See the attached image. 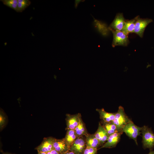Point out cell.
Masks as SVG:
<instances>
[{
    "instance_id": "obj_22",
    "label": "cell",
    "mask_w": 154,
    "mask_h": 154,
    "mask_svg": "<svg viewBox=\"0 0 154 154\" xmlns=\"http://www.w3.org/2000/svg\"><path fill=\"white\" fill-rule=\"evenodd\" d=\"M6 117L3 113L0 111V127L1 129L5 126L6 123Z\"/></svg>"
},
{
    "instance_id": "obj_19",
    "label": "cell",
    "mask_w": 154,
    "mask_h": 154,
    "mask_svg": "<svg viewBox=\"0 0 154 154\" xmlns=\"http://www.w3.org/2000/svg\"><path fill=\"white\" fill-rule=\"evenodd\" d=\"M31 3V1L29 0H18L17 5V12H22Z\"/></svg>"
},
{
    "instance_id": "obj_27",
    "label": "cell",
    "mask_w": 154,
    "mask_h": 154,
    "mask_svg": "<svg viewBox=\"0 0 154 154\" xmlns=\"http://www.w3.org/2000/svg\"><path fill=\"white\" fill-rule=\"evenodd\" d=\"M3 154H12L9 153H3Z\"/></svg>"
},
{
    "instance_id": "obj_17",
    "label": "cell",
    "mask_w": 154,
    "mask_h": 154,
    "mask_svg": "<svg viewBox=\"0 0 154 154\" xmlns=\"http://www.w3.org/2000/svg\"><path fill=\"white\" fill-rule=\"evenodd\" d=\"M77 138L74 130L67 129L65 137L64 138L70 148Z\"/></svg>"
},
{
    "instance_id": "obj_7",
    "label": "cell",
    "mask_w": 154,
    "mask_h": 154,
    "mask_svg": "<svg viewBox=\"0 0 154 154\" xmlns=\"http://www.w3.org/2000/svg\"><path fill=\"white\" fill-rule=\"evenodd\" d=\"M81 118V116L80 113L74 115L67 114L66 118L67 130H74L78 125Z\"/></svg>"
},
{
    "instance_id": "obj_24",
    "label": "cell",
    "mask_w": 154,
    "mask_h": 154,
    "mask_svg": "<svg viewBox=\"0 0 154 154\" xmlns=\"http://www.w3.org/2000/svg\"><path fill=\"white\" fill-rule=\"evenodd\" d=\"M61 154H76L73 152L69 150Z\"/></svg>"
},
{
    "instance_id": "obj_16",
    "label": "cell",
    "mask_w": 154,
    "mask_h": 154,
    "mask_svg": "<svg viewBox=\"0 0 154 154\" xmlns=\"http://www.w3.org/2000/svg\"><path fill=\"white\" fill-rule=\"evenodd\" d=\"M77 137L85 136L88 133L87 131L84 123L82 118L78 125L74 129Z\"/></svg>"
},
{
    "instance_id": "obj_14",
    "label": "cell",
    "mask_w": 154,
    "mask_h": 154,
    "mask_svg": "<svg viewBox=\"0 0 154 154\" xmlns=\"http://www.w3.org/2000/svg\"><path fill=\"white\" fill-rule=\"evenodd\" d=\"M86 147L97 148L100 145V142L94 134L88 133L85 136Z\"/></svg>"
},
{
    "instance_id": "obj_13",
    "label": "cell",
    "mask_w": 154,
    "mask_h": 154,
    "mask_svg": "<svg viewBox=\"0 0 154 154\" xmlns=\"http://www.w3.org/2000/svg\"><path fill=\"white\" fill-rule=\"evenodd\" d=\"M96 110L98 112L100 118L103 121L112 122L115 118V113L107 112L103 108L101 109H96Z\"/></svg>"
},
{
    "instance_id": "obj_4",
    "label": "cell",
    "mask_w": 154,
    "mask_h": 154,
    "mask_svg": "<svg viewBox=\"0 0 154 154\" xmlns=\"http://www.w3.org/2000/svg\"><path fill=\"white\" fill-rule=\"evenodd\" d=\"M113 34L112 46H127L129 43L128 35L121 31L114 30L109 29Z\"/></svg>"
},
{
    "instance_id": "obj_2",
    "label": "cell",
    "mask_w": 154,
    "mask_h": 154,
    "mask_svg": "<svg viewBox=\"0 0 154 154\" xmlns=\"http://www.w3.org/2000/svg\"><path fill=\"white\" fill-rule=\"evenodd\" d=\"M142 143L144 148H148L150 151L154 147V134L151 128L147 126L142 127Z\"/></svg>"
},
{
    "instance_id": "obj_25",
    "label": "cell",
    "mask_w": 154,
    "mask_h": 154,
    "mask_svg": "<svg viewBox=\"0 0 154 154\" xmlns=\"http://www.w3.org/2000/svg\"><path fill=\"white\" fill-rule=\"evenodd\" d=\"M38 154H47V153L44 152L38 151Z\"/></svg>"
},
{
    "instance_id": "obj_11",
    "label": "cell",
    "mask_w": 154,
    "mask_h": 154,
    "mask_svg": "<svg viewBox=\"0 0 154 154\" xmlns=\"http://www.w3.org/2000/svg\"><path fill=\"white\" fill-rule=\"evenodd\" d=\"M53 146V149L60 154L69 150L70 147L64 138L60 139L54 138Z\"/></svg>"
},
{
    "instance_id": "obj_6",
    "label": "cell",
    "mask_w": 154,
    "mask_h": 154,
    "mask_svg": "<svg viewBox=\"0 0 154 154\" xmlns=\"http://www.w3.org/2000/svg\"><path fill=\"white\" fill-rule=\"evenodd\" d=\"M86 147L85 139L83 137H77L71 145L69 150L76 154H83Z\"/></svg>"
},
{
    "instance_id": "obj_10",
    "label": "cell",
    "mask_w": 154,
    "mask_h": 154,
    "mask_svg": "<svg viewBox=\"0 0 154 154\" xmlns=\"http://www.w3.org/2000/svg\"><path fill=\"white\" fill-rule=\"evenodd\" d=\"M122 133L121 132L117 131L109 135L106 141L100 148H112L115 147L119 141L121 135Z\"/></svg>"
},
{
    "instance_id": "obj_8",
    "label": "cell",
    "mask_w": 154,
    "mask_h": 154,
    "mask_svg": "<svg viewBox=\"0 0 154 154\" xmlns=\"http://www.w3.org/2000/svg\"><path fill=\"white\" fill-rule=\"evenodd\" d=\"M54 138L48 137L44 138L41 143L35 148L37 151L47 153L54 149L53 143Z\"/></svg>"
},
{
    "instance_id": "obj_9",
    "label": "cell",
    "mask_w": 154,
    "mask_h": 154,
    "mask_svg": "<svg viewBox=\"0 0 154 154\" xmlns=\"http://www.w3.org/2000/svg\"><path fill=\"white\" fill-rule=\"evenodd\" d=\"M125 21L122 13L117 14L108 28L114 30L121 31L124 26Z\"/></svg>"
},
{
    "instance_id": "obj_3",
    "label": "cell",
    "mask_w": 154,
    "mask_h": 154,
    "mask_svg": "<svg viewBox=\"0 0 154 154\" xmlns=\"http://www.w3.org/2000/svg\"><path fill=\"white\" fill-rule=\"evenodd\" d=\"M141 129L142 127L137 126L132 121L123 128L122 131L125 133L129 137L134 140L137 144V137L141 133Z\"/></svg>"
},
{
    "instance_id": "obj_18",
    "label": "cell",
    "mask_w": 154,
    "mask_h": 154,
    "mask_svg": "<svg viewBox=\"0 0 154 154\" xmlns=\"http://www.w3.org/2000/svg\"><path fill=\"white\" fill-rule=\"evenodd\" d=\"M101 124L109 135L117 132L116 125L112 122H107L102 121Z\"/></svg>"
},
{
    "instance_id": "obj_1",
    "label": "cell",
    "mask_w": 154,
    "mask_h": 154,
    "mask_svg": "<svg viewBox=\"0 0 154 154\" xmlns=\"http://www.w3.org/2000/svg\"><path fill=\"white\" fill-rule=\"evenodd\" d=\"M131 121L125 113L123 108L120 106L117 112L115 113V118L112 122L116 126L117 131L123 132V128Z\"/></svg>"
},
{
    "instance_id": "obj_21",
    "label": "cell",
    "mask_w": 154,
    "mask_h": 154,
    "mask_svg": "<svg viewBox=\"0 0 154 154\" xmlns=\"http://www.w3.org/2000/svg\"><path fill=\"white\" fill-rule=\"evenodd\" d=\"M97 149L90 147H86L83 154H96Z\"/></svg>"
},
{
    "instance_id": "obj_15",
    "label": "cell",
    "mask_w": 154,
    "mask_h": 154,
    "mask_svg": "<svg viewBox=\"0 0 154 154\" xmlns=\"http://www.w3.org/2000/svg\"><path fill=\"white\" fill-rule=\"evenodd\" d=\"M139 16L130 20L125 21L124 26L121 31L128 35L131 33H133L136 21Z\"/></svg>"
},
{
    "instance_id": "obj_20",
    "label": "cell",
    "mask_w": 154,
    "mask_h": 154,
    "mask_svg": "<svg viewBox=\"0 0 154 154\" xmlns=\"http://www.w3.org/2000/svg\"><path fill=\"white\" fill-rule=\"evenodd\" d=\"M0 1L5 5L17 11L18 0H1Z\"/></svg>"
},
{
    "instance_id": "obj_23",
    "label": "cell",
    "mask_w": 154,
    "mask_h": 154,
    "mask_svg": "<svg viewBox=\"0 0 154 154\" xmlns=\"http://www.w3.org/2000/svg\"><path fill=\"white\" fill-rule=\"evenodd\" d=\"M46 153L47 154H60L58 152L54 149Z\"/></svg>"
},
{
    "instance_id": "obj_26",
    "label": "cell",
    "mask_w": 154,
    "mask_h": 154,
    "mask_svg": "<svg viewBox=\"0 0 154 154\" xmlns=\"http://www.w3.org/2000/svg\"><path fill=\"white\" fill-rule=\"evenodd\" d=\"M148 154H154V151L151 150Z\"/></svg>"
},
{
    "instance_id": "obj_5",
    "label": "cell",
    "mask_w": 154,
    "mask_h": 154,
    "mask_svg": "<svg viewBox=\"0 0 154 154\" xmlns=\"http://www.w3.org/2000/svg\"><path fill=\"white\" fill-rule=\"evenodd\" d=\"M152 21L151 19L140 18L139 16L136 21L133 33L142 37L146 27Z\"/></svg>"
},
{
    "instance_id": "obj_12",
    "label": "cell",
    "mask_w": 154,
    "mask_h": 154,
    "mask_svg": "<svg viewBox=\"0 0 154 154\" xmlns=\"http://www.w3.org/2000/svg\"><path fill=\"white\" fill-rule=\"evenodd\" d=\"M94 134L99 141L100 145L102 146L106 141L109 137L100 123H99L98 129Z\"/></svg>"
}]
</instances>
